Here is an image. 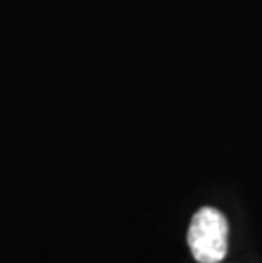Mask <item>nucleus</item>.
<instances>
[{"mask_svg": "<svg viewBox=\"0 0 262 263\" xmlns=\"http://www.w3.org/2000/svg\"><path fill=\"white\" fill-rule=\"evenodd\" d=\"M189 250L199 263H220L228 250V222L215 207H203L193 216L187 231Z\"/></svg>", "mask_w": 262, "mask_h": 263, "instance_id": "nucleus-1", "label": "nucleus"}]
</instances>
